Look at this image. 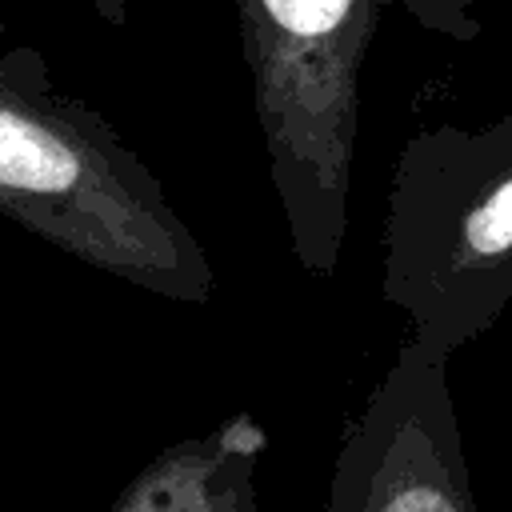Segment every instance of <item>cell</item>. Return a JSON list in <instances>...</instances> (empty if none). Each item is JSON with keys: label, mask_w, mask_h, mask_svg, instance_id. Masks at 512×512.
Masks as SVG:
<instances>
[{"label": "cell", "mask_w": 512, "mask_h": 512, "mask_svg": "<svg viewBox=\"0 0 512 512\" xmlns=\"http://www.w3.org/2000/svg\"><path fill=\"white\" fill-rule=\"evenodd\" d=\"M388 24L464 48L484 36V0H236L268 180L312 276L344 252L364 68Z\"/></svg>", "instance_id": "7a4b0ae2"}, {"label": "cell", "mask_w": 512, "mask_h": 512, "mask_svg": "<svg viewBox=\"0 0 512 512\" xmlns=\"http://www.w3.org/2000/svg\"><path fill=\"white\" fill-rule=\"evenodd\" d=\"M268 432L236 412L220 428L156 452L108 512H256V468Z\"/></svg>", "instance_id": "5b68a950"}, {"label": "cell", "mask_w": 512, "mask_h": 512, "mask_svg": "<svg viewBox=\"0 0 512 512\" xmlns=\"http://www.w3.org/2000/svg\"><path fill=\"white\" fill-rule=\"evenodd\" d=\"M104 24H112V28H124L128 24V0H84Z\"/></svg>", "instance_id": "8992f818"}, {"label": "cell", "mask_w": 512, "mask_h": 512, "mask_svg": "<svg viewBox=\"0 0 512 512\" xmlns=\"http://www.w3.org/2000/svg\"><path fill=\"white\" fill-rule=\"evenodd\" d=\"M0 216L172 304H208L216 292L208 252L156 172L92 104L52 80L32 44L0 52Z\"/></svg>", "instance_id": "6da1fadb"}, {"label": "cell", "mask_w": 512, "mask_h": 512, "mask_svg": "<svg viewBox=\"0 0 512 512\" xmlns=\"http://www.w3.org/2000/svg\"><path fill=\"white\" fill-rule=\"evenodd\" d=\"M324 512H480L444 352L400 344L344 428Z\"/></svg>", "instance_id": "277c9868"}, {"label": "cell", "mask_w": 512, "mask_h": 512, "mask_svg": "<svg viewBox=\"0 0 512 512\" xmlns=\"http://www.w3.org/2000/svg\"><path fill=\"white\" fill-rule=\"evenodd\" d=\"M380 296L412 336L452 356L512 300V112L404 140L384 212Z\"/></svg>", "instance_id": "3957f363"}, {"label": "cell", "mask_w": 512, "mask_h": 512, "mask_svg": "<svg viewBox=\"0 0 512 512\" xmlns=\"http://www.w3.org/2000/svg\"><path fill=\"white\" fill-rule=\"evenodd\" d=\"M4 32H8V20H4V16H0V40H4Z\"/></svg>", "instance_id": "52a82bcc"}]
</instances>
